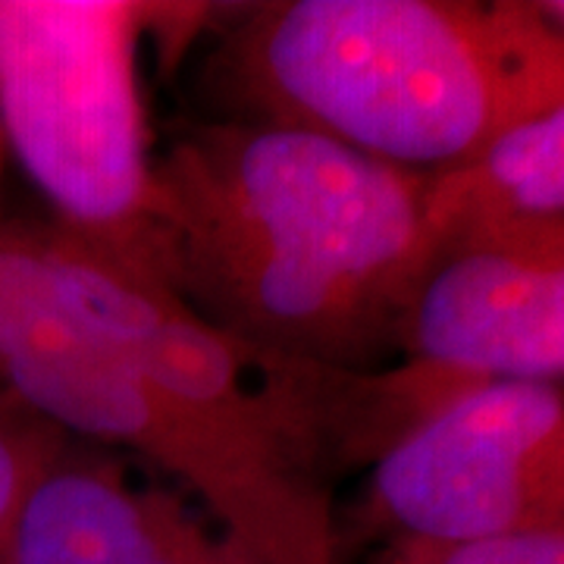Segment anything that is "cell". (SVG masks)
Here are the masks:
<instances>
[{
    "mask_svg": "<svg viewBox=\"0 0 564 564\" xmlns=\"http://www.w3.org/2000/svg\"><path fill=\"white\" fill-rule=\"evenodd\" d=\"M3 151H7V144H3V135H0V173H3Z\"/></svg>",
    "mask_w": 564,
    "mask_h": 564,
    "instance_id": "4fadbf2b",
    "label": "cell"
},
{
    "mask_svg": "<svg viewBox=\"0 0 564 564\" xmlns=\"http://www.w3.org/2000/svg\"><path fill=\"white\" fill-rule=\"evenodd\" d=\"M536 7H540V13H543L545 20L552 22V25L564 35V0H543V3H536Z\"/></svg>",
    "mask_w": 564,
    "mask_h": 564,
    "instance_id": "7c38bea8",
    "label": "cell"
},
{
    "mask_svg": "<svg viewBox=\"0 0 564 564\" xmlns=\"http://www.w3.org/2000/svg\"><path fill=\"white\" fill-rule=\"evenodd\" d=\"M0 392L63 436L158 464L261 564H339L329 486L245 455L170 402L66 295L39 223L0 220Z\"/></svg>",
    "mask_w": 564,
    "mask_h": 564,
    "instance_id": "3957f363",
    "label": "cell"
},
{
    "mask_svg": "<svg viewBox=\"0 0 564 564\" xmlns=\"http://www.w3.org/2000/svg\"><path fill=\"white\" fill-rule=\"evenodd\" d=\"M399 348L462 386L564 383V220L486 223L443 239Z\"/></svg>",
    "mask_w": 564,
    "mask_h": 564,
    "instance_id": "8992f818",
    "label": "cell"
},
{
    "mask_svg": "<svg viewBox=\"0 0 564 564\" xmlns=\"http://www.w3.org/2000/svg\"><path fill=\"white\" fill-rule=\"evenodd\" d=\"M245 122L440 180L564 104V35L518 0H276L217 54Z\"/></svg>",
    "mask_w": 564,
    "mask_h": 564,
    "instance_id": "7a4b0ae2",
    "label": "cell"
},
{
    "mask_svg": "<svg viewBox=\"0 0 564 564\" xmlns=\"http://www.w3.org/2000/svg\"><path fill=\"white\" fill-rule=\"evenodd\" d=\"M433 254L430 180L317 132L210 122L154 158L144 261L248 351L377 370Z\"/></svg>",
    "mask_w": 564,
    "mask_h": 564,
    "instance_id": "6da1fadb",
    "label": "cell"
},
{
    "mask_svg": "<svg viewBox=\"0 0 564 564\" xmlns=\"http://www.w3.org/2000/svg\"><path fill=\"white\" fill-rule=\"evenodd\" d=\"M151 564H261L236 536L210 524H198Z\"/></svg>",
    "mask_w": 564,
    "mask_h": 564,
    "instance_id": "8fae6325",
    "label": "cell"
},
{
    "mask_svg": "<svg viewBox=\"0 0 564 564\" xmlns=\"http://www.w3.org/2000/svg\"><path fill=\"white\" fill-rule=\"evenodd\" d=\"M377 564H564V536H511L455 545L395 540Z\"/></svg>",
    "mask_w": 564,
    "mask_h": 564,
    "instance_id": "30bf717a",
    "label": "cell"
},
{
    "mask_svg": "<svg viewBox=\"0 0 564 564\" xmlns=\"http://www.w3.org/2000/svg\"><path fill=\"white\" fill-rule=\"evenodd\" d=\"M367 508L411 543L564 536V383H474L373 462Z\"/></svg>",
    "mask_w": 564,
    "mask_h": 564,
    "instance_id": "5b68a950",
    "label": "cell"
},
{
    "mask_svg": "<svg viewBox=\"0 0 564 564\" xmlns=\"http://www.w3.org/2000/svg\"><path fill=\"white\" fill-rule=\"evenodd\" d=\"M198 524L173 492L63 448L22 499L0 564H151Z\"/></svg>",
    "mask_w": 564,
    "mask_h": 564,
    "instance_id": "52a82bcc",
    "label": "cell"
},
{
    "mask_svg": "<svg viewBox=\"0 0 564 564\" xmlns=\"http://www.w3.org/2000/svg\"><path fill=\"white\" fill-rule=\"evenodd\" d=\"M436 245L486 223L564 220V104L521 122L470 166L430 180Z\"/></svg>",
    "mask_w": 564,
    "mask_h": 564,
    "instance_id": "ba28073f",
    "label": "cell"
},
{
    "mask_svg": "<svg viewBox=\"0 0 564 564\" xmlns=\"http://www.w3.org/2000/svg\"><path fill=\"white\" fill-rule=\"evenodd\" d=\"M66 440L13 395L0 392V545L29 489L57 462Z\"/></svg>",
    "mask_w": 564,
    "mask_h": 564,
    "instance_id": "9c48e42d",
    "label": "cell"
},
{
    "mask_svg": "<svg viewBox=\"0 0 564 564\" xmlns=\"http://www.w3.org/2000/svg\"><path fill=\"white\" fill-rule=\"evenodd\" d=\"M166 7L0 0V135L57 226L144 258L154 158L139 91L141 32Z\"/></svg>",
    "mask_w": 564,
    "mask_h": 564,
    "instance_id": "277c9868",
    "label": "cell"
}]
</instances>
